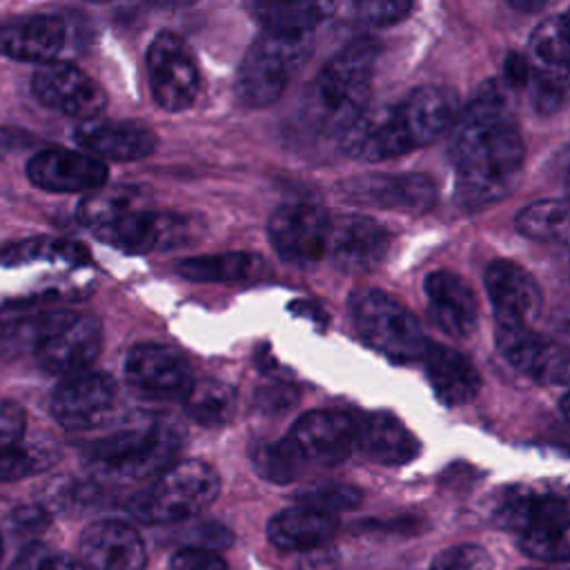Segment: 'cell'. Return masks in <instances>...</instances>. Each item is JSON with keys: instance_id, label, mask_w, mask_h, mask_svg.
<instances>
[{"instance_id": "bcb514c9", "label": "cell", "mask_w": 570, "mask_h": 570, "mask_svg": "<svg viewBox=\"0 0 570 570\" xmlns=\"http://www.w3.org/2000/svg\"><path fill=\"white\" fill-rule=\"evenodd\" d=\"M336 566L338 554L327 546L305 550L301 557V570H336Z\"/></svg>"}, {"instance_id": "ab89813d", "label": "cell", "mask_w": 570, "mask_h": 570, "mask_svg": "<svg viewBox=\"0 0 570 570\" xmlns=\"http://www.w3.org/2000/svg\"><path fill=\"white\" fill-rule=\"evenodd\" d=\"M492 559L490 554L474 543H459L452 548L441 550L430 570H490Z\"/></svg>"}, {"instance_id": "816d5d0a", "label": "cell", "mask_w": 570, "mask_h": 570, "mask_svg": "<svg viewBox=\"0 0 570 570\" xmlns=\"http://www.w3.org/2000/svg\"><path fill=\"white\" fill-rule=\"evenodd\" d=\"M0 561H2V537H0Z\"/></svg>"}, {"instance_id": "74e56055", "label": "cell", "mask_w": 570, "mask_h": 570, "mask_svg": "<svg viewBox=\"0 0 570 570\" xmlns=\"http://www.w3.org/2000/svg\"><path fill=\"white\" fill-rule=\"evenodd\" d=\"M519 546L525 554L546 561L570 559V521L548 523L519 534Z\"/></svg>"}, {"instance_id": "484cf974", "label": "cell", "mask_w": 570, "mask_h": 570, "mask_svg": "<svg viewBox=\"0 0 570 570\" xmlns=\"http://www.w3.org/2000/svg\"><path fill=\"white\" fill-rule=\"evenodd\" d=\"M67 42L65 22L56 16H27L0 24V56L49 65Z\"/></svg>"}, {"instance_id": "836d02e7", "label": "cell", "mask_w": 570, "mask_h": 570, "mask_svg": "<svg viewBox=\"0 0 570 570\" xmlns=\"http://www.w3.org/2000/svg\"><path fill=\"white\" fill-rule=\"evenodd\" d=\"M261 256L249 252H227L214 256H196L187 258L178 265V272L189 281H205V283H232L243 281L254 274L261 265Z\"/></svg>"}, {"instance_id": "5b68a950", "label": "cell", "mask_w": 570, "mask_h": 570, "mask_svg": "<svg viewBox=\"0 0 570 570\" xmlns=\"http://www.w3.org/2000/svg\"><path fill=\"white\" fill-rule=\"evenodd\" d=\"M309 33L263 31L247 49L238 73L236 96L249 107H267L281 98L292 76L312 56Z\"/></svg>"}, {"instance_id": "ee69618b", "label": "cell", "mask_w": 570, "mask_h": 570, "mask_svg": "<svg viewBox=\"0 0 570 570\" xmlns=\"http://www.w3.org/2000/svg\"><path fill=\"white\" fill-rule=\"evenodd\" d=\"M256 403L263 412H287L298 403V390L289 383H272L256 390Z\"/></svg>"}, {"instance_id": "60d3db41", "label": "cell", "mask_w": 570, "mask_h": 570, "mask_svg": "<svg viewBox=\"0 0 570 570\" xmlns=\"http://www.w3.org/2000/svg\"><path fill=\"white\" fill-rule=\"evenodd\" d=\"M9 570H82V568L73 557H69L56 548L36 543V546L24 548L16 557V561Z\"/></svg>"}, {"instance_id": "e0dca14e", "label": "cell", "mask_w": 570, "mask_h": 570, "mask_svg": "<svg viewBox=\"0 0 570 570\" xmlns=\"http://www.w3.org/2000/svg\"><path fill=\"white\" fill-rule=\"evenodd\" d=\"M78 563L82 570H145L147 552L134 525L100 519L82 530Z\"/></svg>"}, {"instance_id": "cb8c5ba5", "label": "cell", "mask_w": 570, "mask_h": 570, "mask_svg": "<svg viewBox=\"0 0 570 570\" xmlns=\"http://www.w3.org/2000/svg\"><path fill=\"white\" fill-rule=\"evenodd\" d=\"M76 142L98 160H140L156 147V136L131 120H85L76 134Z\"/></svg>"}, {"instance_id": "277c9868", "label": "cell", "mask_w": 570, "mask_h": 570, "mask_svg": "<svg viewBox=\"0 0 570 570\" xmlns=\"http://www.w3.org/2000/svg\"><path fill=\"white\" fill-rule=\"evenodd\" d=\"M180 445L183 436L171 421L163 416H134L94 441L87 450V461L102 476L134 481L167 470Z\"/></svg>"}, {"instance_id": "1f68e13d", "label": "cell", "mask_w": 570, "mask_h": 570, "mask_svg": "<svg viewBox=\"0 0 570 570\" xmlns=\"http://www.w3.org/2000/svg\"><path fill=\"white\" fill-rule=\"evenodd\" d=\"M254 18L265 31L281 33H309L314 27L327 18L332 4L327 2H254L247 4Z\"/></svg>"}, {"instance_id": "f546056e", "label": "cell", "mask_w": 570, "mask_h": 570, "mask_svg": "<svg viewBox=\"0 0 570 570\" xmlns=\"http://www.w3.org/2000/svg\"><path fill=\"white\" fill-rule=\"evenodd\" d=\"M338 530V519L330 512L305 505L285 508L267 523V539L283 550H312L325 546Z\"/></svg>"}, {"instance_id": "603a6c76", "label": "cell", "mask_w": 570, "mask_h": 570, "mask_svg": "<svg viewBox=\"0 0 570 570\" xmlns=\"http://www.w3.org/2000/svg\"><path fill=\"white\" fill-rule=\"evenodd\" d=\"M102 345V330L94 316H73L38 352V365L49 374L76 376L94 363Z\"/></svg>"}, {"instance_id": "d590c367", "label": "cell", "mask_w": 570, "mask_h": 570, "mask_svg": "<svg viewBox=\"0 0 570 570\" xmlns=\"http://www.w3.org/2000/svg\"><path fill=\"white\" fill-rule=\"evenodd\" d=\"M56 461V448L47 441L22 436L13 445L0 450V481H16L42 472Z\"/></svg>"}, {"instance_id": "d6986e66", "label": "cell", "mask_w": 570, "mask_h": 570, "mask_svg": "<svg viewBox=\"0 0 570 570\" xmlns=\"http://www.w3.org/2000/svg\"><path fill=\"white\" fill-rule=\"evenodd\" d=\"M497 347L514 370L532 381H570V363L566 354L530 325H497Z\"/></svg>"}, {"instance_id": "f35d334b", "label": "cell", "mask_w": 570, "mask_h": 570, "mask_svg": "<svg viewBox=\"0 0 570 570\" xmlns=\"http://www.w3.org/2000/svg\"><path fill=\"white\" fill-rule=\"evenodd\" d=\"M358 503H361V492L347 483H321L298 494V505L330 512V514L338 510H352Z\"/></svg>"}, {"instance_id": "3957f363", "label": "cell", "mask_w": 570, "mask_h": 570, "mask_svg": "<svg viewBox=\"0 0 570 570\" xmlns=\"http://www.w3.org/2000/svg\"><path fill=\"white\" fill-rule=\"evenodd\" d=\"M381 45L361 36L347 42L309 87L307 114L316 127L343 136L365 111Z\"/></svg>"}, {"instance_id": "8fae6325", "label": "cell", "mask_w": 570, "mask_h": 570, "mask_svg": "<svg viewBox=\"0 0 570 570\" xmlns=\"http://www.w3.org/2000/svg\"><path fill=\"white\" fill-rule=\"evenodd\" d=\"M127 383L154 401H185L194 387V374L180 352L160 343L136 345L125 363Z\"/></svg>"}, {"instance_id": "d4e9b609", "label": "cell", "mask_w": 570, "mask_h": 570, "mask_svg": "<svg viewBox=\"0 0 570 570\" xmlns=\"http://www.w3.org/2000/svg\"><path fill=\"white\" fill-rule=\"evenodd\" d=\"M425 296L430 301V314L434 323L450 336L465 338L474 332L479 321V303L456 272L434 269L425 278Z\"/></svg>"}, {"instance_id": "7dc6e473", "label": "cell", "mask_w": 570, "mask_h": 570, "mask_svg": "<svg viewBox=\"0 0 570 570\" xmlns=\"http://www.w3.org/2000/svg\"><path fill=\"white\" fill-rule=\"evenodd\" d=\"M503 73L505 78L510 80L512 87H523V85H530V76H532V67H530V60L528 56L523 53H510L505 58V65H503Z\"/></svg>"}, {"instance_id": "7a4b0ae2", "label": "cell", "mask_w": 570, "mask_h": 570, "mask_svg": "<svg viewBox=\"0 0 570 570\" xmlns=\"http://www.w3.org/2000/svg\"><path fill=\"white\" fill-rule=\"evenodd\" d=\"M78 220L102 243L125 252H165L200 234L196 218L154 209L134 189L122 187L80 200Z\"/></svg>"}, {"instance_id": "ffe728a7", "label": "cell", "mask_w": 570, "mask_h": 570, "mask_svg": "<svg viewBox=\"0 0 570 570\" xmlns=\"http://www.w3.org/2000/svg\"><path fill=\"white\" fill-rule=\"evenodd\" d=\"M347 154L361 160H390L412 151L416 145L405 125L401 105L379 111H365L343 136Z\"/></svg>"}, {"instance_id": "ba28073f", "label": "cell", "mask_w": 570, "mask_h": 570, "mask_svg": "<svg viewBox=\"0 0 570 570\" xmlns=\"http://www.w3.org/2000/svg\"><path fill=\"white\" fill-rule=\"evenodd\" d=\"M149 85L156 105L165 111H185L198 96L200 76L191 49L169 31L154 38L147 51Z\"/></svg>"}, {"instance_id": "681fc988", "label": "cell", "mask_w": 570, "mask_h": 570, "mask_svg": "<svg viewBox=\"0 0 570 570\" xmlns=\"http://www.w3.org/2000/svg\"><path fill=\"white\" fill-rule=\"evenodd\" d=\"M559 412H561V419L566 421V425L570 428V392H566L559 401Z\"/></svg>"}, {"instance_id": "30bf717a", "label": "cell", "mask_w": 570, "mask_h": 570, "mask_svg": "<svg viewBox=\"0 0 570 570\" xmlns=\"http://www.w3.org/2000/svg\"><path fill=\"white\" fill-rule=\"evenodd\" d=\"M332 220L314 203H289L278 207L267 223V236L276 254L296 265H309L327 254Z\"/></svg>"}, {"instance_id": "d6a6232c", "label": "cell", "mask_w": 570, "mask_h": 570, "mask_svg": "<svg viewBox=\"0 0 570 570\" xmlns=\"http://www.w3.org/2000/svg\"><path fill=\"white\" fill-rule=\"evenodd\" d=\"M185 412L203 428L225 425L236 410V390L218 379L196 381L185 396Z\"/></svg>"}, {"instance_id": "e575fe53", "label": "cell", "mask_w": 570, "mask_h": 570, "mask_svg": "<svg viewBox=\"0 0 570 570\" xmlns=\"http://www.w3.org/2000/svg\"><path fill=\"white\" fill-rule=\"evenodd\" d=\"M517 229L534 240H570V203L537 200L517 214Z\"/></svg>"}, {"instance_id": "8d00e7d4", "label": "cell", "mask_w": 570, "mask_h": 570, "mask_svg": "<svg viewBox=\"0 0 570 570\" xmlns=\"http://www.w3.org/2000/svg\"><path fill=\"white\" fill-rule=\"evenodd\" d=\"M252 461H254V468L256 472L272 481V483H289L294 481L305 461L303 456L296 452V448L285 439L281 441H274V443H258L254 445L252 450Z\"/></svg>"}, {"instance_id": "ac0fdd59", "label": "cell", "mask_w": 570, "mask_h": 570, "mask_svg": "<svg viewBox=\"0 0 570 570\" xmlns=\"http://www.w3.org/2000/svg\"><path fill=\"white\" fill-rule=\"evenodd\" d=\"M76 314L49 309L40 301L7 303L0 307V363L38 352Z\"/></svg>"}, {"instance_id": "4fadbf2b", "label": "cell", "mask_w": 570, "mask_h": 570, "mask_svg": "<svg viewBox=\"0 0 570 570\" xmlns=\"http://www.w3.org/2000/svg\"><path fill=\"white\" fill-rule=\"evenodd\" d=\"M343 198L365 207L425 214L436 203V185L425 174H372L341 185Z\"/></svg>"}, {"instance_id": "f1b7e54d", "label": "cell", "mask_w": 570, "mask_h": 570, "mask_svg": "<svg viewBox=\"0 0 570 570\" xmlns=\"http://www.w3.org/2000/svg\"><path fill=\"white\" fill-rule=\"evenodd\" d=\"M425 370L439 401L445 405H465L481 390V374L474 363L445 345L430 343L425 352Z\"/></svg>"}, {"instance_id": "c3c4849f", "label": "cell", "mask_w": 570, "mask_h": 570, "mask_svg": "<svg viewBox=\"0 0 570 570\" xmlns=\"http://www.w3.org/2000/svg\"><path fill=\"white\" fill-rule=\"evenodd\" d=\"M45 243L42 240H22L18 245H11L2 252V263H9V265H18V263H24V261H33L38 256H45Z\"/></svg>"}, {"instance_id": "4dcf8cb0", "label": "cell", "mask_w": 570, "mask_h": 570, "mask_svg": "<svg viewBox=\"0 0 570 570\" xmlns=\"http://www.w3.org/2000/svg\"><path fill=\"white\" fill-rule=\"evenodd\" d=\"M530 67L534 80L557 85L561 89L570 82V36L563 13L543 20L530 38Z\"/></svg>"}, {"instance_id": "2e32d148", "label": "cell", "mask_w": 570, "mask_h": 570, "mask_svg": "<svg viewBox=\"0 0 570 570\" xmlns=\"http://www.w3.org/2000/svg\"><path fill=\"white\" fill-rule=\"evenodd\" d=\"M483 278L497 325H530L541 314V287L523 265L497 258L485 267Z\"/></svg>"}, {"instance_id": "5bb4252c", "label": "cell", "mask_w": 570, "mask_h": 570, "mask_svg": "<svg viewBox=\"0 0 570 570\" xmlns=\"http://www.w3.org/2000/svg\"><path fill=\"white\" fill-rule=\"evenodd\" d=\"M31 89L45 107L82 120H94L107 102L102 87L91 76L58 60L42 65L33 73Z\"/></svg>"}, {"instance_id": "44dd1931", "label": "cell", "mask_w": 570, "mask_h": 570, "mask_svg": "<svg viewBox=\"0 0 570 570\" xmlns=\"http://www.w3.org/2000/svg\"><path fill=\"white\" fill-rule=\"evenodd\" d=\"M27 178L45 191H91L105 185L107 165L85 151L45 149L27 163Z\"/></svg>"}, {"instance_id": "9c48e42d", "label": "cell", "mask_w": 570, "mask_h": 570, "mask_svg": "<svg viewBox=\"0 0 570 570\" xmlns=\"http://www.w3.org/2000/svg\"><path fill=\"white\" fill-rule=\"evenodd\" d=\"M492 517L499 528L517 534L548 523L570 521V481L510 485L497 499Z\"/></svg>"}, {"instance_id": "f5cc1de1", "label": "cell", "mask_w": 570, "mask_h": 570, "mask_svg": "<svg viewBox=\"0 0 570 570\" xmlns=\"http://www.w3.org/2000/svg\"><path fill=\"white\" fill-rule=\"evenodd\" d=\"M0 149H2V142H0Z\"/></svg>"}, {"instance_id": "7402d4cb", "label": "cell", "mask_w": 570, "mask_h": 570, "mask_svg": "<svg viewBox=\"0 0 570 570\" xmlns=\"http://www.w3.org/2000/svg\"><path fill=\"white\" fill-rule=\"evenodd\" d=\"M392 245L390 232L370 216L347 214L332 220L327 252L343 269H374Z\"/></svg>"}, {"instance_id": "f907efd6", "label": "cell", "mask_w": 570, "mask_h": 570, "mask_svg": "<svg viewBox=\"0 0 570 570\" xmlns=\"http://www.w3.org/2000/svg\"><path fill=\"white\" fill-rule=\"evenodd\" d=\"M566 189H568V196H570V171H568V180H566Z\"/></svg>"}, {"instance_id": "b9f144b4", "label": "cell", "mask_w": 570, "mask_h": 570, "mask_svg": "<svg viewBox=\"0 0 570 570\" xmlns=\"http://www.w3.org/2000/svg\"><path fill=\"white\" fill-rule=\"evenodd\" d=\"M412 11V2L401 0H365L354 4V13L361 22L372 27H387L403 20Z\"/></svg>"}, {"instance_id": "6da1fadb", "label": "cell", "mask_w": 570, "mask_h": 570, "mask_svg": "<svg viewBox=\"0 0 570 570\" xmlns=\"http://www.w3.org/2000/svg\"><path fill=\"white\" fill-rule=\"evenodd\" d=\"M523 154V138L505 98L494 82H485L450 129L456 203L472 212L501 200L512 189Z\"/></svg>"}, {"instance_id": "52a82bcc", "label": "cell", "mask_w": 570, "mask_h": 570, "mask_svg": "<svg viewBox=\"0 0 570 570\" xmlns=\"http://www.w3.org/2000/svg\"><path fill=\"white\" fill-rule=\"evenodd\" d=\"M352 318L361 338L396 363L419 361L430 347L416 316L381 289L356 292Z\"/></svg>"}, {"instance_id": "f6af8a7d", "label": "cell", "mask_w": 570, "mask_h": 570, "mask_svg": "<svg viewBox=\"0 0 570 570\" xmlns=\"http://www.w3.org/2000/svg\"><path fill=\"white\" fill-rule=\"evenodd\" d=\"M24 412L13 401H0V450L24 436Z\"/></svg>"}, {"instance_id": "7bdbcfd3", "label": "cell", "mask_w": 570, "mask_h": 570, "mask_svg": "<svg viewBox=\"0 0 570 570\" xmlns=\"http://www.w3.org/2000/svg\"><path fill=\"white\" fill-rule=\"evenodd\" d=\"M169 570H229V568H227V561L218 554V550L187 546L171 557Z\"/></svg>"}, {"instance_id": "83f0119b", "label": "cell", "mask_w": 570, "mask_h": 570, "mask_svg": "<svg viewBox=\"0 0 570 570\" xmlns=\"http://www.w3.org/2000/svg\"><path fill=\"white\" fill-rule=\"evenodd\" d=\"M401 111L416 147L436 140L443 131L452 129L459 118V98L448 87L425 85L414 89L403 102Z\"/></svg>"}, {"instance_id": "8992f818", "label": "cell", "mask_w": 570, "mask_h": 570, "mask_svg": "<svg viewBox=\"0 0 570 570\" xmlns=\"http://www.w3.org/2000/svg\"><path fill=\"white\" fill-rule=\"evenodd\" d=\"M220 490L218 472L198 459L180 461L136 497L134 512L147 523H180L200 514Z\"/></svg>"}, {"instance_id": "7c38bea8", "label": "cell", "mask_w": 570, "mask_h": 570, "mask_svg": "<svg viewBox=\"0 0 570 570\" xmlns=\"http://www.w3.org/2000/svg\"><path fill=\"white\" fill-rule=\"evenodd\" d=\"M118 385L105 372H80L65 379L51 394V414L67 430L102 425L116 405Z\"/></svg>"}, {"instance_id": "4316f807", "label": "cell", "mask_w": 570, "mask_h": 570, "mask_svg": "<svg viewBox=\"0 0 570 570\" xmlns=\"http://www.w3.org/2000/svg\"><path fill=\"white\" fill-rule=\"evenodd\" d=\"M354 448L381 465H403L416 459L421 445L416 436L390 412H372L356 425Z\"/></svg>"}, {"instance_id": "9a60e30c", "label": "cell", "mask_w": 570, "mask_h": 570, "mask_svg": "<svg viewBox=\"0 0 570 570\" xmlns=\"http://www.w3.org/2000/svg\"><path fill=\"white\" fill-rule=\"evenodd\" d=\"M358 421L341 410H314L303 414L289 430L287 441L305 463L336 465L350 456L356 443Z\"/></svg>"}]
</instances>
